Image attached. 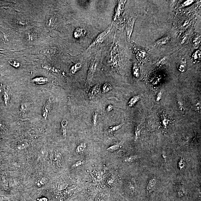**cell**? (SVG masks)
Here are the masks:
<instances>
[{
	"mask_svg": "<svg viewBox=\"0 0 201 201\" xmlns=\"http://www.w3.org/2000/svg\"><path fill=\"white\" fill-rule=\"evenodd\" d=\"M6 19L11 27L22 32L34 26V21L28 14L16 12L9 15Z\"/></svg>",
	"mask_w": 201,
	"mask_h": 201,
	"instance_id": "cell-1",
	"label": "cell"
},
{
	"mask_svg": "<svg viewBox=\"0 0 201 201\" xmlns=\"http://www.w3.org/2000/svg\"><path fill=\"white\" fill-rule=\"evenodd\" d=\"M45 35L43 29L34 26L21 32L20 37L24 45L30 46L41 41L43 39Z\"/></svg>",
	"mask_w": 201,
	"mask_h": 201,
	"instance_id": "cell-2",
	"label": "cell"
},
{
	"mask_svg": "<svg viewBox=\"0 0 201 201\" xmlns=\"http://www.w3.org/2000/svg\"><path fill=\"white\" fill-rule=\"evenodd\" d=\"M14 34L11 29L0 26V45L7 47L13 41Z\"/></svg>",
	"mask_w": 201,
	"mask_h": 201,
	"instance_id": "cell-3",
	"label": "cell"
},
{
	"mask_svg": "<svg viewBox=\"0 0 201 201\" xmlns=\"http://www.w3.org/2000/svg\"><path fill=\"white\" fill-rule=\"evenodd\" d=\"M112 27V25H111L109 26L104 31L99 34L94 40L92 42L88 47L87 48V50H90L92 48L94 47L95 45H98L104 41L105 39L108 36L110 32Z\"/></svg>",
	"mask_w": 201,
	"mask_h": 201,
	"instance_id": "cell-4",
	"label": "cell"
},
{
	"mask_svg": "<svg viewBox=\"0 0 201 201\" xmlns=\"http://www.w3.org/2000/svg\"><path fill=\"white\" fill-rule=\"evenodd\" d=\"M134 51L138 60L142 62H145L150 58V51L143 48L136 47L134 48Z\"/></svg>",
	"mask_w": 201,
	"mask_h": 201,
	"instance_id": "cell-5",
	"label": "cell"
},
{
	"mask_svg": "<svg viewBox=\"0 0 201 201\" xmlns=\"http://www.w3.org/2000/svg\"><path fill=\"white\" fill-rule=\"evenodd\" d=\"M97 65H98V64H97L96 58L91 60L90 64H89L88 73H87L85 85L86 86H89L91 82V81L92 79H93L95 74Z\"/></svg>",
	"mask_w": 201,
	"mask_h": 201,
	"instance_id": "cell-6",
	"label": "cell"
},
{
	"mask_svg": "<svg viewBox=\"0 0 201 201\" xmlns=\"http://www.w3.org/2000/svg\"><path fill=\"white\" fill-rule=\"evenodd\" d=\"M137 19V17L132 16L130 18L126 23V32L127 34V38L128 41H130L134 28L135 21Z\"/></svg>",
	"mask_w": 201,
	"mask_h": 201,
	"instance_id": "cell-7",
	"label": "cell"
},
{
	"mask_svg": "<svg viewBox=\"0 0 201 201\" xmlns=\"http://www.w3.org/2000/svg\"><path fill=\"white\" fill-rule=\"evenodd\" d=\"M126 1H118L117 6L115 9L114 16H113V21H117L122 16Z\"/></svg>",
	"mask_w": 201,
	"mask_h": 201,
	"instance_id": "cell-8",
	"label": "cell"
},
{
	"mask_svg": "<svg viewBox=\"0 0 201 201\" xmlns=\"http://www.w3.org/2000/svg\"><path fill=\"white\" fill-rule=\"evenodd\" d=\"M57 22L56 15L51 13L46 16L45 22V26L47 29H51L55 26Z\"/></svg>",
	"mask_w": 201,
	"mask_h": 201,
	"instance_id": "cell-9",
	"label": "cell"
},
{
	"mask_svg": "<svg viewBox=\"0 0 201 201\" xmlns=\"http://www.w3.org/2000/svg\"><path fill=\"white\" fill-rule=\"evenodd\" d=\"M0 88V92L2 95L4 104L5 106H8L10 100L9 92L7 88H6L5 86L3 87L1 86Z\"/></svg>",
	"mask_w": 201,
	"mask_h": 201,
	"instance_id": "cell-10",
	"label": "cell"
},
{
	"mask_svg": "<svg viewBox=\"0 0 201 201\" xmlns=\"http://www.w3.org/2000/svg\"><path fill=\"white\" fill-rule=\"evenodd\" d=\"M87 33L86 29L84 28L79 27L77 28L74 30L73 36L75 39H80L84 37Z\"/></svg>",
	"mask_w": 201,
	"mask_h": 201,
	"instance_id": "cell-11",
	"label": "cell"
},
{
	"mask_svg": "<svg viewBox=\"0 0 201 201\" xmlns=\"http://www.w3.org/2000/svg\"><path fill=\"white\" fill-rule=\"evenodd\" d=\"M100 89V87L99 85H97L92 87L90 90L88 95V98L90 100H92L94 99L96 96L99 93Z\"/></svg>",
	"mask_w": 201,
	"mask_h": 201,
	"instance_id": "cell-12",
	"label": "cell"
},
{
	"mask_svg": "<svg viewBox=\"0 0 201 201\" xmlns=\"http://www.w3.org/2000/svg\"><path fill=\"white\" fill-rule=\"evenodd\" d=\"M52 99L51 98L49 99L46 104L44 106L43 108L42 112V116L44 118L46 119L47 118L48 115L49 114V112H50V109H51V107L52 104Z\"/></svg>",
	"mask_w": 201,
	"mask_h": 201,
	"instance_id": "cell-13",
	"label": "cell"
},
{
	"mask_svg": "<svg viewBox=\"0 0 201 201\" xmlns=\"http://www.w3.org/2000/svg\"><path fill=\"white\" fill-rule=\"evenodd\" d=\"M48 182V178L46 177H42L39 178L35 181V185L37 187H41L46 185Z\"/></svg>",
	"mask_w": 201,
	"mask_h": 201,
	"instance_id": "cell-14",
	"label": "cell"
},
{
	"mask_svg": "<svg viewBox=\"0 0 201 201\" xmlns=\"http://www.w3.org/2000/svg\"><path fill=\"white\" fill-rule=\"evenodd\" d=\"M170 40L171 37H170L169 36L164 37L157 40L154 43V45L155 46H157L166 45L170 41Z\"/></svg>",
	"mask_w": 201,
	"mask_h": 201,
	"instance_id": "cell-15",
	"label": "cell"
},
{
	"mask_svg": "<svg viewBox=\"0 0 201 201\" xmlns=\"http://www.w3.org/2000/svg\"><path fill=\"white\" fill-rule=\"evenodd\" d=\"M141 97V96L139 95L134 96L131 97L128 102V107H130V108L133 107L139 101Z\"/></svg>",
	"mask_w": 201,
	"mask_h": 201,
	"instance_id": "cell-16",
	"label": "cell"
},
{
	"mask_svg": "<svg viewBox=\"0 0 201 201\" xmlns=\"http://www.w3.org/2000/svg\"><path fill=\"white\" fill-rule=\"evenodd\" d=\"M187 67V60L185 58H182L179 63L178 70L181 73H184L186 70Z\"/></svg>",
	"mask_w": 201,
	"mask_h": 201,
	"instance_id": "cell-17",
	"label": "cell"
},
{
	"mask_svg": "<svg viewBox=\"0 0 201 201\" xmlns=\"http://www.w3.org/2000/svg\"><path fill=\"white\" fill-rule=\"evenodd\" d=\"M123 144V142H120L119 143L112 145V146L107 148V150L110 152H113L116 151V150H119V149L122 147Z\"/></svg>",
	"mask_w": 201,
	"mask_h": 201,
	"instance_id": "cell-18",
	"label": "cell"
},
{
	"mask_svg": "<svg viewBox=\"0 0 201 201\" xmlns=\"http://www.w3.org/2000/svg\"><path fill=\"white\" fill-rule=\"evenodd\" d=\"M157 181L155 179H152L149 182L147 186V189L148 191L152 192L155 189L156 184Z\"/></svg>",
	"mask_w": 201,
	"mask_h": 201,
	"instance_id": "cell-19",
	"label": "cell"
},
{
	"mask_svg": "<svg viewBox=\"0 0 201 201\" xmlns=\"http://www.w3.org/2000/svg\"><path fill=\"white\" fill-rule=\"evenodd\" d=\"M68 122L66 120L64 119L62 121L61 123L62 133L64 137H66V136L67 127L68 126Z\"/></svg>",
	"mask_w": 201,
	"mask_h": 201,
	"instance_id": "cell-20",
	"label": "cell"
},
{
	"mask_svg": "<svg viewBox=\"0 0 201 201\" xmlns=\"http://www.w3.org/2000/svg\"><path fill=\"white\" fill-rule=\"evenodd\" d=\"M32 81L36 84L39 85L45 84L48 82L47 78L42 77H37V78H34L32 79Z\"/></svg>",
	"mask_w": 201,
	"mask_h": 201,
	"instance_id": "cell-21",
	"label": "cell"
},
{
	"mask_svg": "<svg viewBox=\"0 0 201 201\" xmlns=\"http://www.w3.org/2000/svg\"><path fill=\"white\" fill-rule=\"evenodd\" d=\"M133 72L134 77L136 78H139L140 77L139 68L136 63L134 64L133 67Z\"/></svg>",
	"mask_w": 201,
	"mask_h": 201,
	"instance_id": "cell-22",
	"label": "cell"
},
{
	"mask_svg": "<svg viewBox=\"0 0 201 201\" xmlns=\"http://www.w3.org/2000/svg\"><path fill=\"white\" fill-rule=\"evenodd\" d=\"M201 42V36L199 35H196L194 37L193 40V45L194 47L197 48L198 47Z\"/></svg>",
	"mask_w": 201,
	"mask_h": 201,
	"instance_id": "cell-23",
	"label": "cell"
},
{
	"mask_svg": "<svg viewBox=\"0 0 201 201\" xmlns=\"http://www.w3.org/2000/svg\"><path fill=\"white\" fill-rule=\"evenodd\" d=\"M112 89V86L108 83H106L103 84L102 87V93H105L109 92Z\"/></svg>",
	"mask_w": 201,
	"mask_h": 201,
	"instance_id": "cell-24",
	"label": "cell"
},
{
	"mask_svg": "<svg viewBox=\"0 0 201 201\" xmlns=\"http://www.w3.org/2000/svg\"><path fill=\"white\" fill-rule=\"evenodd\" d=\"M82 64L80 63H78L73 65L70 69V72L72 74H74L81 69Z\"/></svg>",
	"mask_w": 201,
	"mask_h": 201,
	"instance_id": "cell-25",
	"label": "cell"
},
{
	"mask_svg": "<svg viewBox=\"0 0 201 201\" xmlns=\"http://www.w3.org/2000/svg\"><path fill=\"white\" fill-rule=\"evenodd\" d=\"M201 53L200 50H197L193 53L192 55L193 61L198 62H199L201 60Z\"/></svg>",
	"mask_w": 201,
	"mask_h": 201,
	"instance_id": "cell-26",
	"label": "cell"
},
{
	"mask_svg": "<svg viewBox=\"0 0 201 201\" xmlns=\"http://www.w3.org/2000/svg\"><path fill=\"white\" fill-rule=\"evenodd\" d=\"M137 155H131L129 156L126 157L124 158V160L126 162H135L138 159Z\"/></svg>",
	"mask_w": 201,
	"mask_h": 201,
	"instance_id": "cell-27",
	"label": "cell"
},
{
	"mask_svg": "<svg viewBox=\"0 0 201 201\" xmlns=\"http://www.w3.org/2000/svg\"><path fill=\"white\" fill-rule=\"evenodd\" d=\"M123 125V124H121L115 125V126H110L109 127L108 132L109 133H111L114 132L115 131H118L122 127Z\"/></svg>",
	"mask_w": 201,
	"mask_h": 201,
	"instance_id": "cell-28",
	"label": "cell"
},
{
	"mask_svg": "<svg viewBox=\"0 0 201 201\" xmlns=\"http://www.w3.org/2000/svg\"><path fill=\"white\" fill-rule=\"evenodd\" d=\"M87 147L86 144L85 143H82L80 145H78L76 149L75 152L77 153L83 152Z\"/></svg>",
	"mask_w": 201,
	"mask_h": 201,
	"instance_id": "cell-29",
	"label": "cell"
},
{
	"mask_svg": "<svg viewBox=\"0 0 201 201\" xmlns=\"http://www.w3.org/2000/svg\"><path fill=\"white\" fill-rule=\"evenodd\" d=\"M28 146V144L26 141H23L20 142L17 145V148L18 150H22L26 149Z\"/></svg>",
	"mask_w": 201,
	"mask_h": 201,
	"instance_id": "cell-30",
	"label": "cell"
},
{
	"mask_svg": "<svg viewBox=\"0 0 201 201\" xmlns=\"http://www.w3.org/2000/svg\"><path fill=\"white\" fill-rule=\"evenodd\" d=\"M135 141H136L139 138L141 133V127L140 126L137 125L135 128Z\"/></svg>",
	"mask_w": 201,
	"mask_h": 201,
	"instance_id": "cell-31",
	"label": "cell"
},
{
	"mask_svg": "<svg viewBox=\"0 0 201 201\" xmlns=\"http://www.w3.org/2000/svg\"><path fill=\"white\" fill-rule=\"evenodd\" d=\"M97 120H98V113L95 111H94L92 117V122L94 127H95L97 125Z\"/></svg>",
	"mask_w": 201,
	"mask_h": 201,
	"instance_id": "cell-32",
	"label": "cell"
},
{
	"mask_svg": "<svg viewBox=\"0 0 201 201\" xmlns=\"http://www.w3.org/2000/svg\"><path fill=\"white\" fill-rule=\"evenodd\" d=\"M9 64L15 68H18L20 66V63L14 60H9Z\"/></svg>",
	"mask_w": 201,
	"mask_h": 201,
	"instance_id": "cell-33",
	"label": "cell"
},
{
	"mask_svg": "<svg viewBox=\"0 0 201 201\" xmlns=\"http://www.w3.org/2000/svg\"><path fill=\"white\" fill-rule=\"evenodd\" d=\"M84 163V161L83 160H78V161H77L76 162L72 165V167L73 168V169L83 165Z\"/></svg>",
	"mask_w": 201,
	"mask_h": 201,
	"instance_id": "cell-34",
	"label": "cell"
},
{
	"mask_svg": "<svg viewBox=\"0 0 201 201\" xmlns=\"http://www.w3.org/2000/svg\"><path fill=\"white\" fill-rule=\"evenodd\" d=\"M169 122V120L168 118L167 117H166V116H163V118L162 119V122L163 125H164L165 127L167 126Z\"/></svg>",
	"mask_w": 201,
	"mask_h": 201,
	"instance_id": "cell-35",
	"label": "cell"
},
{
	"mask_svg": "<svg viewBox=\"0 0 201 201\" xmlns=\"http://www.w3.org/2000/svg\"><path fill=\"white\" fill-rule=\"evenodd\" d=\"M188 35H189L187 33L183 37L181 40V44H185L186 42L187 41L188 38Z\"/></svg>",
	"mask_w": 201,
	"mask_h": 201,
	"instance_id": "cell-36",
	"label": "cell"
},
{
	"mask_svg": "<svg viewBox=\"0 0 201 201\" xmlns=\"http://www.w3.org/2000/svg\"><path fill=\"white\" fill-rule=\"evenodd\" d=\"M194 2V1H193V0H188V1H185V2L183 3V4H182V7H185L191 4Z\"/></svg>",
	"mask_w": 201,
	"mask_h": 201,
	"instance_id": "cell-37",
	"label": "cell"
},
{
	"mask_svg": "<svg viewBox=\"0 0 201 201\" xmlns=\"http://www.w3.org/2000/svg\"><path fill=\"white\" fill-rule=\"evenodd\" d=\"M162 91H160L158 93L156 98V102H160V100L161 99L162 97Z\"/></svg>",
	"mask_w": 201,
	"mask_h": 201,
	"instance_id": "cell-38",
	"label": "cell"
},
{
	"mask_svg": "<svg viewBox=\"0 0 201 201\" xmlns=\"http://www.w3.org/2000/svg\"><path fill=\"white\" fill-rule=\"evenodd\" d=\"M113 109V106L111 104L108 105L106 107V111L107 112H110L112 111Z\"/></svg>",
	"mask_w": 201,
	"mask_h": 201,
	"instance_id": "cell-39",
	"label": "cell"
},
{
	"mask_svg": "<svg viewBox=\"0 0 201 201\" xmlns=\"http://www.w3.org/2000/svg\"><path fill=\"white\" fill-rule=\"evenodd\" d=\"M5 129V125L3 121L0 120V131H3Z\"/></svg>",
	"mask_w": 201,
	"mask_h": 201,
	"instance_id": "cell-40",
	"label": "cell"
},
{
	"mask_svg": "<svg viewBox=\"0 0 201 201\" xmlns=\"http://www.w3.org/2000/svg\"><path fill=\"white\" fill-rule=\"evenodd\" d=\"M179 167L180 168V169H182L184 167V165H185V164H184V162L183 161V160H180V161L179 162Z\"/></svg>",
	"mask_w": 201,
	"mask_h": 201,
	"instance_id": "cell-41",
	"label": "cell"
},
{
	"mask_svg": "<svg viewBox=\"0 0 201 201\" xmlns=\"http://www.w3.org/2000/svg\"><path fill=\"white\" fill-rule=\"evenodd\" d=\"M37 200L38 201H48V199L47 198H37Z\"/></svg>",
	"mask_w": 201,
	"mask_h": 201,
	"instance_id": "cell-42",
	"label": "cell"
}]
</instances>
